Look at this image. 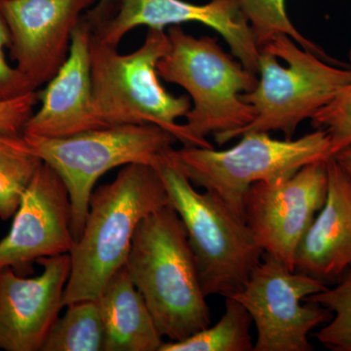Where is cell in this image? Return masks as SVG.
I'll return each instance as SVG.
<instances>
[{
	"label": "cell",
	"instance_id": "6da1fadb",
	"mask_svg": "<svg viewBox=\"0 0 351 351\" xmlns=\"http://www.w3.org/2000/svg\"><path fill=\"white\" fill-rule=\"evenodd\" d=\"M170 204L158 170L145 164L123 166L112 182L93 191L82 237L69 253L63 307L98 299L113 274L125 265L138 223Z\"/></svg>",
	"mask_w": 351,
	"mask_h": 351
},
{
	"label": "cell",
	"instance_id": "ffe728a7",
	"mask_svg": "<svg viewBox=\"0 0 351 351\" xmlns=\"http://www.w3.org/2000/svg\"><path fill=\"white\" fill-rule=\"evenodd\" d=\"M226 311L214 326L180 341H164L159 351H252L250 313L232 297H226Z\"/></svg>",
	"mask_w": 351,
	"mask_h": 351
},
{
	"label": "cell",
	"instance_id": "cb8c5ba5",
	"mask_svg": "<svg viewBox=\"0 0 351 351\" xmlns=\"http://www.w3.org/2000/svg\"><path fill=\"white\" fill-rule=\"evenodd\" d=\"M10 32L0 12V101L11 100L31 92L36 88L16 66L7 61L5 48L10 47Z\"/></svg>",
	"mask_w": 351,
	"mask_h": 351
},
{
	"label": "cell",
	"instance_id": "8fae6325",
	"mask_svg": "<svg viewBox=\"0 0 351 351\" xmlns=\"http://www.w3.org/2000/svg\"><path fill=\"white\" fill-rule=\"evenodd\" d=\"M98 0H0L15 66L36 89L61 69L73 31Z\"/></svg>",
	"mask_w": 351,
	"mask_h": 351
},
{
	"label": "cell",
	"instance_id": "ba28073f",
	"mask_svg": "<svg viewBox=\"0 0 351 351\" xmlns=\"http://www.w3.org/2000/svg\"><path fill=\"white\" fill-rule=\"evenodd\" d=\"M24 136L68 189L71 232L75 241L82 237L90 197L101 176L129 164L156 168L164 154L178 142L173 134L154 124L105 127L64 138Z\"/></svg>",
	"mask_w": 351,
	"mask_h": 351
},
{
	"label": "cell",
	"instance_id": "5b68a950",
	"mask_svg": "<svg viewBox=\"0 0 351 351\" xmlns=\"http://www.w3.org/2000/svg\"><path fill=\"white\" fill-rule=\"evenodd\" d=\"M168 152L156 168L186 226L203 293L206 297L237 294L262 261L263 249L246 221L215 193L195 191Z\"/></svg>",
	"mask_w": 351,
	"mask_h": 351
},
{
	"label": "cell",
	"instance_id": "2e32d148",
	"mask_svg": "<svg viewBox=\"0 0 351 351\" xmlns=\"http://www.w3.org/2000/svg\"><path fill=\"white\" fill-rule=\"evenodd\" d=\"M327 171L326 200L295 255V271L325 283L339 280L351 267V179L332 157Z\"/></svg>",
	"mask_w": 351,
	"mask_h": 351
},
{
	"label": "cell",
	"instance_id": "7c38bea8",
	"mask_svg": "<svg viewBox=\"0 0 351 351\" xmlns=\"http://www.w3.org/2000/svg\"><path fill=\"white\" fill-rule=\"evenodd\" d=\"M115 2V13L93 29L94 36L101 43L117 47L129 32L144 25L164 29L184 23H199L221 34L230 46L232 56L257 75L260 48L239 0H211L205 4L184 0Z\"/></svg>",
	"mask_w": 351,
	"mask_h": 351
},
{
	"label": "cell",
	"instance_id": "4fadbf2b",
	"mask_svg": "<svg viewBox=\"0 0 351 351\" xmlns=\"http://www.w3.org/2000/svg\"><path fill=\"white\" fill-rule=\"evenodd\" d=\"M75 242L68 189L43 162L25 189L10 232L0 241V269L19 274L39 258L71 253Z\"/></svg>",
	"mask_w": 351,
	"mask_h": 351
},
{
	"label": "cell",
	"instance_id": "30bf717a",
	"mask_svg": "<svg viewBox=\"0 0 351 351\" xmlns=\"http://www.w3.org/2000/svg\"><path fill=\"white\" fill-rule=\"evenodd\" d=\"M327 160L256 182L245 195L244 219L258 246L289 269L295 270L298 246L326 200Z\"/></svg>",
	"mask_w": 351,
	"mask_h": 351
},
{
	"label": "cell",
	"instance_id": "ac0fdd59",
	"mask_svg": "<svg viewBox=\"0 0 351 351\" xmlns=\"http://www.w3.org/2000/svg\"><path fill=\"white\" fill-rule=\"evenodd\" d=\"M43 159L24 134L0 133V219L12 218Z\"/></svg>",
	"mask_w": 351,
	"mask_h": 351
},
{
	"label": "cell",
	"instance_id": "e0dca14e",
	"mask_svg": "<svg viewBox=\"0 0 351 351\" xmlns=\"http://www.w3.org/2000/svg\"><path fill=\"white\" fill-rule=\"evenodd\" d=\"M105 327V351H159L163 337L126 265L106 284L98 299Z\"/></svg>",
	"mask_w": 351,
	"mask_h": 351
},
{
	"label": "cell",
	"instance_id": "4316f807",
	"mask_svg": "<svg viewBox=\"0 0 351 351\" xmlns=\"http://www.w3.org/2000/svg\"><path fill=\"white\" fill-rule=\"evenodd\" d=\"M332 157L351 179V145Z\"/></svg>",
	"mask_w": 351,
	"mask_h": 351
},
{
	"label": "cell",
	"instance_id": "d6986e66",
	"mask_svg": "<svg viewBox=\"0 0 351 351\" xmlns=\"http://www.w3.org/2000/svg\"><path fill=\"white\" fill-rule=\"evenodd\" d=\"M66 307L41 351H105V327L97 299L82 300Z\"/></svg>",
	"mask_w": 351,
	"mask_h": 351
},
{
	"label": "cell",
	"instance_id": "277c9868",
	"mask_svg": "<svg viewBox=\"0 0 351 351\" xmlns=\"http://www.w3.org/2000/svg\"><path fill=\"white\" fill-rule=\"evenodd\" d=\"M169 47L168 34L156 27H147L143 45L124 55L92 34V104L104 126L154 124L188 145L177 120L191 110V98L166 91L157 73V64Z\"/></svg>",
	"mask_w": 351,
	"mask_h": 351
},
{
	"label": "cell",
	"instance_id": "8992f818",
	"mask_svg": "<svg viewBox=\"0 0 351 351\" xmlns=\"http://www.w3.org/2000/svg\"><path fill=\"white\" fill-rule=\"evenodd\" d=\"M328 62L286 34L261 47L257 86L242 95L255 117L234 138L247 132L271 131L293 138L304 120L313 119L351 82L350 68Z\"/></svg>",
	"mask_w": 351,
	"mask_h": 351
},
{
	"label": "cell",
	"instance_id": "9a60e30c",
	"mask_svg": "<svg viewBox=\"0 0 351 351\" xmlns=\"http://www.w3.org/2000/svg\"><path fill=\"white\" fill-rule=\"evenodd\" d=\"M92 34L93 27L83 16L73 31L69 56L38 95L40 108L27 120L24 135L64 138L105 128L95 114L92 104Z\"/></svg>",
	"mask_w": 351,
	"mask_h": 351
},
{
	"label": "cell",
	"instance_id": "d4e9b609",
	"mask_svg": "<svg viewBox=\"0 0 351 351\" xmlns=\"http://www.w3.org/2000/svg\"><path fill=\"white\" fill-rule=\"evenodd\" d=\"M38 100V94L34 91L11 100L0 101V133L23 134Z\"/></svg>",
	"mask_w": 351,
	"mask_h": 351
},
{
	"label": "cell",
	"instance_id": "7a4b0ae2",
	"mask_svg": "<svg viewBox=\"0 0 351 351\" xmlns=\"http://www.w3.org/2000/svg\"><path fill=\"white\" fill-rule=\"evenodd\" d=\"M125 265L163 338L182 341L211 325L188 232L172 205L138 223Z\"/></svg>",
	"mask_w": 351,
	"mask_h": 351
},
{
	"label": "cell",
	"instance_id": "52a82bcc",
	"mask_svg": "<svg viewBox=\"0 0 351 351\" xmlns=\"http://www.w3.org/2000/svg\"><path fill=\"white\" fill-rule=\"evenodd\" d=\"M240 137L239 144L225 151L184 145L168 154L189 181L219 196L243 219L245 195L252 184L287 177L331 157L329 137L321 129L295 140H276L265 132Z\"/></svg>",
	"mask_w": 351,
	"mask_h": 351
},
{
	"label": "cell",
	"instance_id": "3957f363",
	"mask_svg": "<svg viewBox=\"0 0 351 351\" xmlns=\"http://www.w3.org/2000/svg\"><path fill=\"white\" fill-rule=\"evenodd\" d=\"M170 47L157 64L159 77L184 88L193 101L182 124L186 147H213L206 136L214 134L219 145L234 138L255 117L242 95L255 89L256 73L223 50L216 39L196 38L180 25L168 29Z\"/></svg>",
	"mask_w": 351,
	"mask_h": 351
},
{
	"label": "cell",
	"instance_id": "484cf974",
	"mask_svg": "<svg viewBox=\"0 0 351 351\" xmlns=\"http://www.w3.org/2000/svg\"><path fill=\"white\" fill-rule=\"evenodd\" d=\"M115 0H98L96 5L86 12V18L93 25H98L112 14Z\"/></svg>",
	"mask_w": 351,
	"mask_h": 351
},
{
	"label": "cell",
	"instance_id": "603a6c76",
	"mask_svg": "<svg viewBox=\"0 0 351 351\" xmlns=\"http://www.w3.org/2000/svg\"><path fill=\"white\" fill-rule=\"evenodd\" d=\"M311 123L314 128L326 132L331 157L351 145V82L314 115Z\"/></svg>",
	"mask_w": 351,
	"mask_h": 351
},
{
	"label": "cell",
	"instance_id": "44dd1931",
	"mask_svg": "<svg viewBox=\"0 0 351 351\" xmlns=\"http://www.w3.org/2000/svg\"><path fill=\"white\" fill-rule=\"evenodd\" d=\"M246 16L258 48L263 47L274 36L286 34L294 39L304 49L331 61L313 41L298 31L286 12V0H239Z\"/></svg>",
	"mask_w": 351,
	"mask_h": 351
},
{
	"label": "cell",
	"instance_id": "5bb4252c",
	"mask_svg": "<svg viewBox=\"0 0 351 351\" xmlns=\"http://www.w3.org/2000/svg\"><path fill=\"white\" fill-rule=\"evenodd\" d=\"M43 274L31 278L0 269V350L41 351L60 311L71 274V255L39 258Z\"/></svg>",
	"mask_w": 351,
	"mask_h": 351
},
{
	"label": "cell",
	"instance_id": "9c48e42d",
	"mask_svg": "<svg viewBox=\"0 0 351 351\" xmlns=\"http://www.w3.org/2000/svg\"><path fill=\"white\" fill-rule=\"evenodd\" d=\"M327 283L295 270L263 253L242 290L230 295L250 313L257 329L254 351H311L308 336L332 318L326 307L307 297Z\"/></svg>",
	"mask_w": 351,
	"mask_h": 351
},
{
	"label": "cell",
	"instance_id": "7402d4cb",
	"mask_svg": "<svg viewBox=\"0 0 351 351\" xmlns=\"http://www.w3.org/2000/svg\"><path fill=\"white\" fill-rule=\"evenodd\" d=\"M307 302L326 307L332 318L314 337L328 350L351 351V267L339 279L338 285L309 295Z\"/></svg>",
	"mask_w": 351,
	"mask_h": 351
}]
</instances>
